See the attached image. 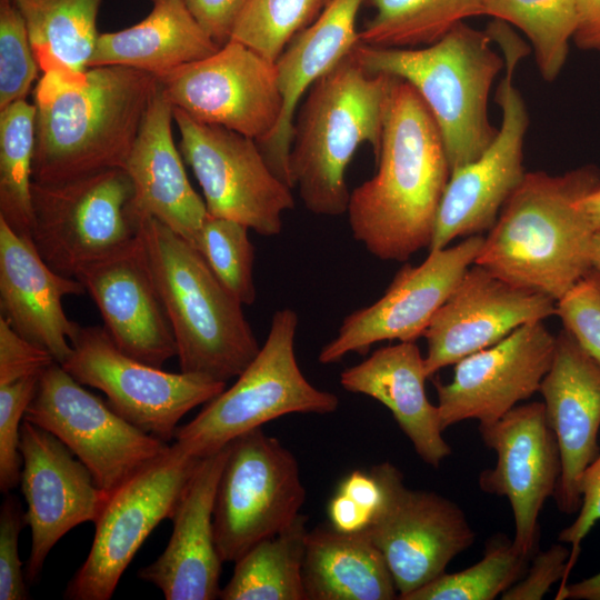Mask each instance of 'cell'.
<instances>
[{
    "label": "cell",
    "instance_id": "obj_1",
    "mask_svg": "<svg viewBox=\"0 0 600 600\" xmlns=\"http://www.w3.org/2000/svg\"><path fill=\"white\" fill-rule=\"evenodd\" d=\"M376 159V174L350 192V230L373 257L404 262L429 249L451 169L430 110L400 78L392 88Z\"/></svg>",
    "mask_w": 600,
    "mask_h": 600
},
{
    "label": "cell",
    "instance_id": "obj_2",
    "mask_svg": "<svg viewBox=\"0 0 600 600\" xmlns=\"http://www.w3.org/2000/svg\"><path fill=\"white\" fill-rule=\"evenodd\" d=\"M157 77L124 66L72 78L44 72L32 90L33 181L59 183L124 168Z\"/></svg>",
    "mask_w": 600,
    "mask_h": 600
},
{
    "label": "cell",
    "instance_id": "obj_3",
    "mask_svg": "<svg viewBox=\"0 0 600 600\" xmlns=\"http://www.w3.org/2000/svg\"><path fill=\"white\" fill-rule=\"evenodd\" d=\"M600 186V169L526 172L484 237L474 263L558 301L593 267L594 228L579 201Z\"/></svg>",
    "mask_w": 600,
    "mask_h": 600
},
{
    "label": "cell",
    "instance_id": "obj_4",
    "mask_svg": "<svg viewBox=\"0 0 600 600\" xmlns=\"http://www.w3.org/2000/svg\"><path fill=\"white\" fill-rule=\"evenodd\" d=\"M396 80L368 72L351 51L309 88L296 112L289 154L291 182L308 211L347 212V168L363 143L378 157Z\"/></svg>",
    "mask_w": 600,
    "mask_h": 600
},
{
    "label": "cell",
    "instance_id": "obj_5",
    "mask_svg": "<svg viewBox=\"0 0 600 600\" xmlns=\"http://www.w3.org/2000/svg\"><path fill=\"white\" fill-rule=\"evenodd\" d=\"M138 239L170 321L180 371L227 383L260 351L242 303L201 252L159 220L139 219Z\"/></svg>",
    "mask_w": 600,
    "mask_h": 600
},
{
    "label": "cell",
    "instance_id": "obj_6",
    "mask_svg": "<svg viewBox=\"0 0 600 600\" xmlns=\"http://www.w3.org/2000/svg\"><path fill=\"white\" fill-rule=\"evenodd\" d=\"M352 53L370 73L410 83L441 133L450 169L477 159L497 134L488 99L504 68L487 30L464 21L424 48H383L357 43Z\"/></svg>",
    "mask_w": 600,
    "mask_h": 600
},
{
    "label": "cell",
    "instance_id": "obj_7",
    "mask_svg": "<svg viewBox=\"0 0 600 600\" xmlns=\"http://www.w3.org/2000/svg\"><path fill=\"white\" fill-rule=\"evenodd\" d=\"M298 323L291 308L273 313L263 346L237 381L176 430L173 440L184 452L202 458L286 414H326L338 409V397L316 388L299 368L294 352Z\"/></svg>",
    "mask_w": 600,
    "mask_h": 600
},
{
    "label": "cell",
    "instance_id": "obj_8",
    "mask_svg": "<svg viewBox=\"0 0 600 600\" xmlns=\"http://www.w3.org/2000/svg\"><path fill=\"white\" fill-rule=\"evenodd\" d=\"M487 31L501 48L504 59L506 73L496 93L501 124L477 159L451 170L429 251L446 248L457 238L488 232L526 174L523 146L529 114L513 84V74L528 47L503 21L493 20Z\"/></svg>",
    "mask_w": 600,
    "mask_h": 600
},
{
    "label": "cell",
    "instance_id": "obj_9",
    "mask_svg": "<svg viewBox=\"0 0 600 600\" xmlns=\"http://www.w3.org/2000/svg\"><path fill=\"white\" fill-rule=\"evenodd\" d=\"M31 241L56 272L76 278L86 266L138 239L133 186L121 168L59 183L32 182Z\"/></svg>",
    "mask_w": 600,
    "mask_h": 600
},
{
    "label": "cell",
    "instance_id": "obj_10",
    "mask_svg": "<svg viewBox=\"0 0 600 600\" xmlns=\"http://www.w3.org/2000/svg\"><path fill=\"white\" fill-rule=\"evenodd\" d=\"M306 500L294 454L262 428L228 443L219 479L213 531L222 562H236L259 541L290 524Z\"/></svg>",
    "mask_w": 600,
    "mask_h": 600
},
{
    "label": "cell",
    "instance_id": "obj_11",
    "mask_svg": "<svg viewBox=\"0 0 600 600\" xmlns=\"http://www.w3.org/2000/svg\"><path fill=\"white\" fill-rule=\"evenodd\" d=\"M24 419L61 440L108 496L170 447L120 417L58 362L40 374Z\"/></svg>",
    "mask_w": 600,
    "mask_h": 600
},
{
    "label": "cell",
    "instance_id": "obj_12",
    "mask_svg": "<svg viewBox=\"0 0 600 600\" xmlns=\"http://www.w3.org/2000/svg\"><path fill=\"white\" fill-rule=\"evenodd\" d=\"M78 382L102 391L120 417L169 442L180 419L207 403L227 383L194 373L163 371L123 353L103 327H80L61 364Z\"/></svg>",
    "mask_w": 600,
    "mask_h": 600
},
{
    "label": "cell",
    "instance_id": "obj_13",
    "mask_svg": "<svg viewBox=\"0 0 600 600\" xmlns=\"http://www.w3.org/2000/svg\"><path fill=\"white\" fill-rule=\"evenodd\" d=\"M179 150L201 187L208 214L238 221L264 237L278 236L294 208L291 189L268 164L252 138L201 123L173 107Z\"/></svg>",
    "mask_w": 600,
    "mask_h": 600
},
{
    "label": "cell",
    "instance_id": "obj_14",
    "mask_svg": "<svg viewBox=\"0 0 600 600\" xmlns=\"http://www.w3.org/2000/svg\"><path fill=\"white\" fill-rule=\"evenodd\" d=\"M201 458L176 442L111 496L96 521L88 557L67 586L64 598L109 600L127 567L153 531L170 518Z\"/></svg>",
    "mask_w": 600,
    "mask_h": 600
},
{
    "label": "cell",
    "instance_id": "obj_15",
    "mask_svg": "<svg viewBox=\"0 0 600 600\" xmlns=\"http://www.w3.org/2000/svg\"><path fill=\"white\" fill-rule=\"evenodd\" d=\"M382 488V503L366 530L383 554L398 599L446 572L447 566L474 542L476 532L452 500L408 488L389 461L371 468Z\"/></svg>",
    "mask_w": 600,
    "mask_h": 600
},
{
    "label": "cell",
    "instance_id": "obj_16",
    "mask_svg": "<svg viewBox=\"0 0 600 600\" xmlns=\"http://www.w3.org/2000/svg\"><path fill=\"white\" fill-rule=\"evenodd\" d=\"M157 79L174 108L258 144L273 134L281 120L283 99L276 62L236 40Z\"/></svg>",
    "mask_w": 600,
    "mask_h": 600
},
{
    "label": "cell",
    "instance_id": "obj_17",
    "mask_svg": "<svg viewBox=\"0 0 600 600\" xmlns=\"http://www.w3.org/2000/svg\"><path fill=\"white\" fill-rule=\"evenodd\" d=\"M483 240L482 234L470 236L452 247L430 250L418 266H402L382 297L342 320L318 361L336 363L352 352L366 354L377 342L419 339L474 263Z\"/></svg>",
    "mask_w": 600,
    "mask_h": 600
},
{
    "label": "cell",
    "instance_id": "obj_18",
    "mask_svg": "<svg viewBox=\"0 0 600 600\" xmlns=\"http://www.w3.org/2000/svg\"><path fill=\"white\" fill-rule=\"evenodd\" d=\"M479 432L484 444L497 453L494 468L480 473L479 487L509 500L513 546L532 557L540 538V511L554 496L561 474L560 449L547 422L544 404H518L500 419L479 424Z\"/></svg>",
    "mask_w": 600,
    "mask_h": 600
},
{
    "label": "cell",
    "instance_id": "obj_19",
    "mask_svg": "<svg viewBox=\"0 0 600 600\" xmlns=\"http://www.w3.org/2000/svg\"><path fill=\"white\" fill-rule=\"evenodd\" d=\"M20 487L31 530L24 574L33 582L54 544L74 527L96 523L109 496L61 440L26 419L20 430Z\"/></svg>",
    "mask_w": 600,
    "mask_h": 600
},
{
    "label": "cell",
    "instance_id": "obj_20",
    "mask_svg": "<svg viewBox=\"0 0 600 600\" xmlns=\"http://www.w3.org/2000/svg\"><path fill=\"white\" fill-rule=\"evenodd\" d=\"M554 347L556 336L538 321L457 362L449 383L434 381L442 429L466 420L493 422L539 392Z\"/></svg>",
    "mask_w": 600,
    "mask_h": 600
},
{
    "label": "cell",
    "instance_id": "obj_21",
    "mask_svg": "<svg viewBox=\"0 0 600 600\" xmlns=\"http://www.w3.org/2000/svg\"><path fill=\"white\" fill-rule=\"evenodd\" d=\"M556 303L473 263L423 333L428 377L498 343L523 324L556 316Z\"/></svg>",
    "mask_w": 600,
    "mask_h": 600
},
{
    "label": "cell",
    "instance_id": "obj_22",
    "mask_svg": "<svg viewBox=\"0 0 600 600\" xmlns=\"http://www.w3.org/2000/svg\"><path fill=\"white\" fill-rule=\"evenodd\" d=\"M539 392L561 457L553 498L561 512L574 514L582 502V476L600 453V363L566 329L556 336L551 366Z\"/></svg>",
    "mask_w": 600,
    "mask_h": 600
},
{
    "label": "cell",
    "instance_id": "obj_23",
    "mask_svg": "<svg viewBox=\"0 0 600 600\" xmlns=\"http://www.w3.org/2000/svg\"><path fill=\"white\" fill-rule=\"evenodd\" d=\"M93 299L103 328L126 354L162 368L177 343L139 239L82 268L76 277Z\"/></svg>",
    "mask_w": 600,
    "mask_h": 600
},
{
    "label": "cell",
    "instance_id": "obj_24",
    "mask_svg": "<svg viewBox=\"0 0 600 600\" xmlns=\"http://www.w3.org/2000/svg\"><path fill=\"white\" fill-rule=\"evenodd\" d=\"M228 444L202 457L171 516L172 533L163 552L138 577L167 600L219 598L222 560L213 531V508Z\"/></svg>",
    "mask_w": 600,
    "mask_h": 600
},
{
    "label": "cell",
    "instance_id": "obj_25",
    "mask_svg": "<svg viewBox=\"0 0 600 600\" xmlns=\"http://www.w3.org/2000/svg\"><path fill=\"white\" fill-rule=\"evenodd\" d=\"M173 121V106L157 79L123 168L133 186L130 209L138 221L154 218L198 249L208 211L187 177Z\"/></svg>",
    "mask_w": 600,
    "mask_h": 600
},
{
    "label": "cell",
    "instance_id": "obj_26",
    "mask_svg": "<svg viewBox=\"0 0 600 600\" xmlns=\"http://www.w3.org/2000/svg\"><path fill=\"white\" fill-rule=\"evenodd\" d=\"M84 292L77 278L52 270L32 242L0 218L1 317L60 364L72 353V341L81 327L67 317L62 299Z\"/></svg>",
    "mask_w": 600,
    "mask_h": 600
},
{
    "label": "cell",
    "instance_id": "obj_27",
    "mask_svg": "<svg viewBox=\"0 0 600 600\" xmlns=\"http://www.w3.org/2000/svg\"><path fill=\"white\" fill-rule=\"evenodd\" d=\"M424 357L416 341L373 351L362 362L340 373V384L387 407L416 453L438 468L452 453L444 440L438 407L427 397Z\"/></svg>",
    "mask_w": 600,
    "mask_h": 600
},
{
    "label": "cell",
    "instance_id": "obj_28",
    "mask_svg": "<svg viewBox=\"0 0 600 600\" xmlns=\"http://www.w3.org/2000/svg\"><path fill=\"white\" fill-rule=\"evenodd\" d=\"M366 0H330L319 17L300 31L276 61L283 99L281 120L273 134L259 144L273 172L290 188L289 154L297 109L321 76L359 43L356 21Z\"/></svg>",
    "mask_w": 600,
    "mask_h": 600
},
{
    "label": "cell",
    "instance_id": "obj_29",
    "mask_svg": "<svg viewBox=\"0 0 600 600\" xmlns=\"http://www.w3.org/2000/svg\"><path fill=\"white\" fill-rule=\"evenodd\" d=\"M219 48L184 0H152V9L143 20L99 34L90 68L124 66L157 77L207 58Z\"/></svg>",
    "mask_w": 600,
    "mask_h": 600
},
{
    "label": "cell",
    "instance_id": "obj_30",
    "mask_svg": "<svg viewBox=\"0 0 600 600\" xmlns=\"http://www.w3.org/2000/svg\"><path fill=\"white\" fill-rule=\"evenodd\" d=\"M303 587L306 600L398 599L391 571L368 532H341L330 524L307 533Z\"/></svg>",
    "mask_w": 600,
    "mask_h": 600
},
{
    "label": "cell",
    "instance_id": "obj_31",
    "mask_svg": "<svg viewBox=\"0 0 600 600\" xmlns=\"http://www.w3.org/2000/svg\"><path fill=\"white\" fill-rule=\"evenodd\" d=\"M41 73L79 78L90 69L102 0H14Z\"/></svg>",
    "mask_w": 600,
    "mask_h": 600
},
{
    "label": "cell",
    "instance_id": "obj_32",
    "mask_svg": "<svg viewBox=\"0 0 600 600\" xmlns=\"http://www.w3.org/2000/svg\"><path fill=\"white\" fill-rule=\"evenodd\" d=\"M308 517L297 518L266 538L236 562L230 581L220 590L222 600H306L303 561Z\"/></svg>",
    "mask_w": 600,
    "mask_h": 600
},
{
    "label": "cell",
    "instance_id": "obj_33",
    "mask_svg": "<svg viewBox=\"0 0 600 600\" xmlns=\"http://www.w3.org/2000/svg\"><path fill=\"white\" fill-rule=\"evenodd\" d=\"M374 14L359 43L413 48L440 40L468 18L483 16L482 0H368Z\"/></svg>",
    "mask_w": 600,
    "mask_h": 600
},
{
    "label": "cell",
    "instance_id": "obj_34",
    "mask_svg": "<svg viewBox=\"0 0 600 600\" xmlns=\"http://www.w3.org/2000/svg\"><path fill=\"white\" fill-rule=\"evenodd\" d=\"M34 142L32 102L23 99L0 109V218L30 241Z\"/></svg>",
    "mask_w": 600,
    "mask_h": 600
},
{
    "label": "cell",
    "instance_id": "obj_35",
    "mask_svg": "<svg viewBox=\"0 0 600 600\" xmlns=\"http://www.w3.org/2000/svg\"><path fill=\"white\" fill-rule=\"evenodd\" d=\"M483 16L512 24L529 39L540 76L561 72L577 29L573 0H482Z\"/></svg>",
    "mask_w": 600,
    "mask_h": 600
},
{
    "label": "cell",
    "instance_id": "obj_36",
    "mask_svg": "<svg viewBox=\"0 0 600 600\" xmlns=\"http://www.w3.org/2000/svg\"><path fill=\"white\" fill-rule=\"evenodd\" d=\"M531 558L520 553L509 538L494 536L480 561L458 572L442 573L404 600H492L523 577Z\"/></svg>",
    "mask_w": 600,
    "mask_h": 600
},
{
    "label": "cell",
    "instance_id": "obj_37",
    "mask_svg": "<svg viewBox=\"0 0 600 600\" xmlns=\"http://www.w3.org/2000/svg\"><path fill=\"white\" fill-rule=\"evenodd\" d=\"M330 0H247L231 39L276 62L288 43L310 26Z\"/></svg>",
    "mask_w": 600,
    "mask_h": 600
},
{
    "label": "cell",
    "instance_id": "obj_38",
    "mask_svg": "<svg viewBox=\"0 0 600 600\" xmlns=\"http://www.w3.org/2000/svg\"><path fill=\"white\" fill-rule=\"evenodd\" d=\"M249 228L238 221L206 218L198 250L221 283L242 303L250 306L257 299L253 280L254 247L248 236Z\"/></svg>",
    "mask_w": 600,
    "mask_h": 600
},
{
    "label": "cell",
    "instance_id": "obj_39",
    "mask_svg": "<svg viewBox=\"0 0 600 600\" xmlns=\"http://www.w3.org/2000/svg\"><path fill=\"white\" fill-rule=\"evenodd\" d=\"M40 68L14 0H0V109L26 99Z\"/></svg>",
    "mask_w": 600,
    "mask_h": 600
},
{
    "label": "cell",
    "instance_id": "obj_40",
    "mask_svg": "<svg viewBox=\"0 0 600 600\" xmlns=\"http://www.w3.org/2000/svg\"><path fill=\"white\" fill-rule=\"evenodd\" d=\"M39 376L0 386V490L8 493L20 482V430Z\"/></svg>",
    "mask_w": 600,
    "mask_h": 600
},
{
    "label": "cell",
    "instance_id": "obj_41",
    "mask_svg": "<svg viewBox=\"0 0 600 600\" xmlns=\"http://www.w3.org/2000/svg\"><path fill=\"white\" fill-rule=\"evenodd\" d=\"M382 497L381 484L371 469L351 471L328 502L330 526L341 532L366 531L379 511Z\"/></svg>",
    "mask_w": 600,
    "mask_h": 600
},
{
    "label": "cell",
    "instance_id": "obj_42",
    "mask_svg": "<svg viewBox=\"0 0 600 600\" xmlns=\"http://www.w3.org/2000/svg\"><path fill=\"white\" fill-rule=\"evenodd\" d=\"M563 329L600 363V271L592 268L556 303Z\"/></svg>",
    "mask_w": 600,
    "mask_h": 600
},
{
    "label": "cell",
    "instance_id": "obj_43",
    "mask_svg": "<svg viewBox=\"0 0 600 600\" xmlns=\"http://www.w3.org/2000/svg\"><path fill=\"white\" fill-rule=\"evenodd\" d=\"M27 524L19 500L7 493L0 509V599H28L26 574L19 559L18 541Z\"/></svg>",
    "mask_w": 600,
    "mask_h": 600
},
{
    "label": "cell",
    "instance_id": "obj_44",
    "mask_svg": "<svg viewBox=\"0 0 600 600\" xmlns=\"http://www.w3.org/2000/svg\"><path fill=\"white\" fill-rule=\"evenodd\" d=\"M570 550L563 542L551 544L547 550L537 551L523 577L507 589L502 600H540L559 580L567 584V566Z\"/></svg>",
    "mask_w": 600,
    "mask_h": 600
},
{
    "label": "cell",
    "instance_id": "obj_45",
    "mask_svg": "<svg viewBox=\"0 0 600 600\" xmlns=\"http://www.w3.org/2000/svg\"><path fill=\"white\" fill-rule=\"evenodd\" d=\"M54 362L48 350L20 336L0 317V386L39 376Z\"/></svg>",
    "mask_w": 600,
    "mask_h": 600
},
{
    "label": "cell",
    "instance_id": "obj_46",
    "mask_svg": "<svg viewBox=\"0 0 600 600\" xmlns=\"http://www.w3.org/2000/svg\"><path fill=\"white\" fill-rule=\"evenodd\" d=\"M581 497L582 502L576 519L558 534V541L571 546L567 566L568 574L577 562L582 540L600 521V453L588 466L582 476Z\"/></svg>",
    "mask_w": 600,
    "mask_h": 600
},
{
    "label": "cell",
    "instance_id": "obj_47",
    "mask_svg": "<svg viewBox=\"0 0 600 600\" xmlns=\"http://www.w3.org/2000/svg\"><path fill=\"white\" fill-rule=\"evenodd\" d=\"M184 2L208 36L222 47L230 41L247 0H184Z\"/></svg>",
    "mask_w": 600,
    "mask_h": 600
},
{
    "label": "cell",
    "instance_id": "obj_48",
    "mask_svg": "<svg viewBox=\"0 0 600 600\" xmlns=\"http://www.w3.org/2000/svg\"><path fill=\"white\" fill-rule=\"evenodd\" d=\"M577 29L573 42L582 50L600 51V0H573Z\"/></svg>",
    "mask_w": 600,
    "mask_h": 600
},
{
    "label": "cell",
    "instance_id": "obj_49",
    "mask_svg": "<svg viewBox=\"0 0 600 600\" xmlns=\"http://www.w3.org/2000/svg\"><path fill=\"white\" fill-rule=\"evenodd\" d=\"M557 600H600V572L576 583L559 588Z\"/></svg>",
    "mask_w": 600,
    "mask_h": 600
},
{
    "label": "cell",
    "instance_id": "obj_50",
    "mask_svg": "<svg viewBox=\"0 0 600 600\" xmlns=\"http://www.w3.org/2000/svg\"><path fill=\"white\" fill-rule=\"evenodd\" d=\"M579 204L588 216L594 230L600 228V186L583 197Z\"/></svg>",
    "mask_w": 600,
    "mask_h": 600
},
{
    "label": "cell",
    "instance_id": "obj_51",
    "mask_svg": "<svg viewBox=\"0 0 600 600\" xmlns=\"http://www.w3.org/2000/svg\"><path fill=\"white\" fill-rule=\"evenodd\" d=\"M592 267L600 271V228L594 231L591 247Z\"/></svg>",
    "mask_w": 600,
    "mask_h": 600
}]
</instances>
